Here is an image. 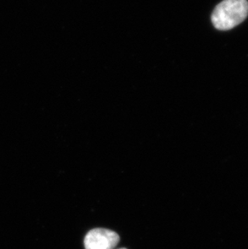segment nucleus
<instances>
[{
  "instance_id": "nucleus-1",
  "label": "nucleus",
  "mask_w": 248,
  "mask_h": 249,
  "mask_svg": "<svg viewBox=\"0 0 248 249\" xmlns=\"http://www.w3.org/2000/svg\"><path fill=\"white\" fill-rule=\"evenodd\" d=\"M248 16V0H223L213 10L211 19L217 29L226 31L243 23Z\"/></svg>"
},
{
  "instance_id": "nucleus-2",
  "label": "nucleus",
  "mask_w": 248,
  "mask_h": 249,
  "mask_svg": "<svg viewBox=\"0 0 248 249\" xmlns=\"http://www.w3.org/2000/svg\"><path fill=\"white\" fill-rule=\"evenodd\" d=\"M120 242V235L105 228H95L87 233L84 240L86 249H114Z\"/></svg>"
},
{
  "instance_id": "nucleus-3",
  "label": "nucleus",
  "mask_w": 248,
  "mask_h": 249,
  "mask_svg": "<svg viewBox=\"0 0 248 249\" xmlns=\"http://www.w3.org/2000/svg\"></svg>"
}]
</instances>
